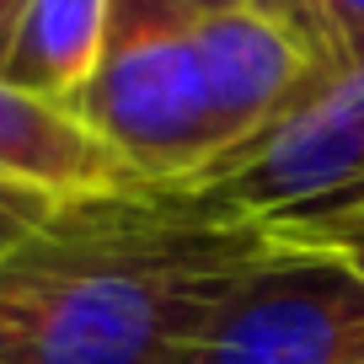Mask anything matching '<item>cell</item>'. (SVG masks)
Instances as JSON below:
<instances>
[{
  "label": "cell",
  "mask_w": 364,
  "mask_h": 364,
  "mask_svg": "<svg viewBox=\"0 0 364 364\" xmlns=\"http://www.w3.org/2000/svg\"><path fill=\"white\" fill-rule=\"evenodd\" d=\"M279 247L182 188L65 198L0 252V364H171L215 300Z\"/></svg>",
  "instance_id": "obj_1"
},
{
  "label": "cell",
  "mask_w": 364,
  "mask_h": 364,
  "mask_svg": "<svg viewBox=\"0 0 364 364\" xmlns=\"http://www.w3.org/2000/svg\"><path fill=\"white\" fill-rule=\"evenodd\" d=\"M177 188L215 215L268 230L348 209L364 193V48L311 65L268 124Z\"/></svg>",
  "instance_id": "obj_2"
},
{
  "label": "cell",
  "mask_w": 364,
  "mask_h": 364,
  "mask_svg": "<svg viewBox=\"0 0 364 364\" xmlns=\"http://www.w3.org/2000/svg\"><path fill=\"white\" fill-rule=\"evenodd\" d=\"M70 113L124 161L134 188H177L230 150L193 27L113 33Z\"/></svg>",
  "instance_id": "obj_3"
},
{
  "label": "cell",
  "mask_w": 364,
  "mask_h": 364,
  "mask_svg": "<svg viewBox=\"0 0 364 364\" xmlns=\"http://www.w3.org/2000/svg\"><path fill=\"white\" fill-rule=\"evenodd\" d=\"M171 364H364V273L338 252L279 241Z\"/></svg>",
  "instance_id": "obj_4"
},
{
  "label": "cell",
  "mask_w": 364,
  "mask_h": 364,
  "mask_svg": "<svg viewBox=\"0 0 364 364\" xmlns=\"http://www.w3.org/2000/svg\"><path fill=\"white\" fill-rule=\"evenodd\" d=\"M193 48H198V65H204L209 97H215V113L225 124L230 145L268 124L295 97L300 80L311 75V65H321L300 38H289L279 22L257 16L252 6L198 22Z\"/></svg>",
  "instance_id": "obj_5"
},
{
  "label": "cell",
  "mask_w": 364,
  "mask_h": 364,
  "mask_svg": "<svg viewBox=\"0 0 364 364\" xmlns=\"http://www.w3.org/2000/svg\"><path fill=\"white\" fill-rule=\"evenodd\" d=\"M0 177H16L48 198H91L134 188L124 161L70 107L27 97L11 80H0Z\"/></svg>",
  "instance_id": "obj_6"
},
{
  "label": "cell",
  "mask_w": 364,
  "mask_h": 364,
  "mask_svg": "<svg viewBox=\"0 0 364 364\" xmlns=\"http://www.w3.org/2000/svg\"><path fill=\"white\" fill-rule=\"evenodd\" d=\"M107 22L113 0H22L0 80L54 107H70L107 54Z\"/></svg>",
  "instance_id": "obj_7"
},
{
  "label": "cell",
  "mask_w": 364,
  "mask_h": 364,
  "mask_svg": "<svg viewBox=\"0 0 364 364\" xmlns=\"http://www.w3.org/2000/svg\"><path fill=\"white\" fill-rule=\"evenodd\" d=\"M247 0H113V22H107V38L113 33H145V27H198L209 16L241 11Z\"/></svg>",
  "instance_id": "obj_8"
},
{
  "label": "cell",
  "mask_w": 364,
  "mask_h": 364,
  "mask_svg": "<svg viewBox=\"0 0 364 364\" xmlns=\"http://www.w3.org/2000/svg\"><path fill=\"white\" fill-rule=\"evenodd\" d=\"M59 204L65 198H48V193H38V188H27L16 177H0V252H11L16 241H27Z\"/></svg>",
  "instance_id": "obj_9"
},
{
  "label": "cell",
  "mask_w": 364,
  "mask_h": 364,
  "mask_svg": "<svg viewBox=\"0 0 364 364\" xmlns=\"http://www.w3.org/2000/svg\"><path fill=\"white\" fill-rule=\"evenodd\" d=\"M247 6H252L257 16H268V22H279L289 38H300L316 59H332V54H338L321 0H247Z\"/></svg>",
  "instance_id": "obj_10"
},
{
  "label": "cell",
  "mask_w": 364,
  "mask_h": 364,
  "mask_svg": "<svg viewBox=\"0 0 364 364\" xmlns=\"http://www.w3.org/2000/svg\"><path fill=\"white\" fill-rule=\"evenodd\" d=\"M284 247H343V241H364V193L353 198L348 209L338 215H321L311 225H295V230H273Z\"/></svg>",
  "instance_id": "obj_11"
},
{
  "label": "cell",
  "mask_w": 364,
  "mask_h": 364,
  "mask_svg": "<svg viewBox=\"0 0 364 364\" xmlns=\"http://www.w3.org/2000/svg\"><path fill=\"white\" fill-rule=\"evenodd\" d=\"M321 11H327V27H332L338 54L364 48V0H321Z\"/></svg>",
  "instance_id": "obj_12"
},
{
  "label": "cell",
  "mask_w": 364,
  "mask_h": 364,
  "mask_svg": "<svg viewBox=\"0 0 364 364\" xmlns=\"http://www.w3.org/2000/svg\"><path fill=\"white\" fill-rule=\"evenodd\" d=\"M16 16H22V0H0V65H6V48L16 38Z\"/></svg>",
  "instance_id": "obj_13"
},
{
  "label": "cell",
  "mask_w": 364,
  "mask_h": 364,
  "mask_svg": "<svg viewBox=\"0 0 364 364\" xmlns=\"http://www.w3.org/2000/svg\"><path fill=\"white\" fill-rule=\"evenodd\" d=\"M321 252H338V257H348L353 268L364 273V241H343V247H321Z\"/></svg>",
  "instance_id": "obj_14"
}]
</instances>
